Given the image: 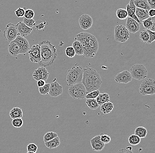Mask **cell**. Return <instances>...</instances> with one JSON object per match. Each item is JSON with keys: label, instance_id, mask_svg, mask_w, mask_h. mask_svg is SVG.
<instances>
[{"label": "cell", "instance_id": "obj_1", "mask_svg": "<svg viewBox=\"0 0 155 153\" xmlns=\"http://www.w3.org/2000/svg\"><path fill=\"white\" fill-rule=\"evenodd\" d=\"M75 40L81 43L84 57L93 58L96 55L98 50L99 43L94 35L87 32H81L76 35Z\"/></svg>", "mask_w": 155, "mask_h": 153}, {"label": "cell", "instance_id": "obj_2", "mask_svg": "<svg viewBox=\"0 0 155 153\" xmlns=\"http://www.w3.org/2000/svg\"><path fill=\"white\" fill-rule=\"evenodd\" d=\"M82 83L85 87L87 94L99 90L102 84L100 75L93 69L87 67L83 69V77Z\"/></svg>", "mask_w": 155, "mask_h": 153}, {"label": "cell", "instance_id": "obj_3", "mask_svg": "<svg viewBox=\"0 0 155 153\" xmlns=\"http://www.w3.org/2000/svg\"><path fill=\"white\" fill-rule=\"evenodd\" d=\"M39 44L41 50V61L39 64L44 67L53 65L58 56L55 46L47 40L41 41Z\"/></svg>", "mask_w": 155, "mask_h": 153}, {"label": "cell", "instance_id": "obj_4", "mask_svg": "<svg viewBox=\"0 0 155 153\" xmlns=\"http://www.w3.org/2000/svg\"><path fill=\"white\" fill-rule=\"evenodd\" d=\"M83 77V68L75 65L68 70L66 75V82L68 86L82 82Z\"/></svg>", "mask_w": 155, "mask_h": 153}, {"label": "cell", "instance_id": "obj_5", "mask_svg": "<svg viewBox=\"0 0 155 153\" xmlns=\"http://www.w3.org/2000/svg\"><path fill=\"white\" fill-rule=\"evenodd\" d=\"M68 93L70 96L75 99H85L87 94L85 87L82 82L69 87Z\"/></svg>", "mask_w": 155, "mask_h": 153}, {"label": "cell", "instance_id": "obj_6", "mask_svg": "<svg viewBox=\"0 0 155 153\" xmlns=\"http://www.w3.org/2000/svg\"><path fill=\"white\" fill-rule=\"evenodd\" d=\"M132 78L138 81L144 80L148 76V70L142 64H135L130 68V72Z\"/></svg>", "mask_w": 155, "mask_h": 153}, {"label": "cell", "instance_id": "obj_7", "mask_svg": "<svg viewBox=\"0 0 155 153\" xmlns=\"http://www.w3.org/2000/svg\"><path fill=\"white\" fill-rule=\"evenodd\" d=\"M130 37L129 31L125 26L118 25L114 29V38L116 42L124 43L127 42Z\"/></svg>", "mask_w": 155, "mask_h": 153}, {"label": "cell", "instance_id": "obj_8", "mask_svg": "<svg viewBox=\"0 0 155 153\" xmlns=\"http://www.w3.org/2000/svg\"><path fill=\"white\" fill-rule=\"evenodd\" d=\"M140 94L143 96L154 95L155 93V81L152 79H145L141 84Z\"/></svg>", "mask_w": 155, "mask_h": 153}, {"label": "cell", "instance_id": "obj_9", "mask_svg": "<svg viewBox=\"0 0 155 153\" xmlns=\"http://www.w3.org/2000/svg\"><path fill=\"white\" fill-rule=\"evenodd\" d=\"M18 35V33L15 25L9 23L6 25L3 31V37L7 42L9 43L13 42Z\"/></svg>", "mask_w": 155, "mask_h": 153}, {"label": "cell", "instance_id": "obj_10", "mask_svg": "<svg viewBox=\"0 0 155 153\" xmlns=\"http://www.w3.org/2000/svg\"><path fill=\"white\" fill-rule=\"evenodd\" d=\"M28 53L31 62L39 64L41 61V50L39 44L34 45L30 47Z\"/></svg>", "mask_w": 155, "mask_h": 153}, {"label": "cell", "instance_id": "obj_11", "mask_svg": "<svg viewBox=\"0 0 155 153\" xmlns=\"http://www.w3.org/2000/svg\"><path fill=\"white\" fill-rule=\"evenodd\" d=\"M13 42L16 43L20 48V54H25L30 49L29 43L27 39L18 34Z\"/></svg>", "mask_w": 155, "mask_h": 153}, {"label": "cell", "instance_id": "obj_12", "mask_svg": "<svg viewBox=\"0 0 155 153\" xmlns=\"http://www.w3.org/2000/svg\"><path fill=\"white\" fill-rule=\"evenodd\" d=\"M78 23L82 29L87 30L92 27L93 19L89 15L83 14L79 17Z\"/></svg>", "mask_w": 155, "mask_h": 153}, {"label": "cell", "instance_id": "obj_13", "mask_svg": "<svg viewBox=\"0 0 155 153\" xmlns=\"http://www.w3.org/2000/svg\"><path fill=\"white\" fill-rule=\"evenodd\" d=\"M48 75H49V73L45 67L42 66V67H39L37 69L34 71L32 76L33 79L36 81H39L40 80L46 81L48 78Z\"/></svg>", "mask_w": 155, "mask_h": 153}, {"label": "cell", "instance_id": "obj_14", "mask_svg": "<svg viewBox=\"0 0 155 153\" xmlns=\"http://www.w3.org/2000/svg\"><path fill=\"white\" fill-rule=\"evenodd\" d=\"M131 74L127 70L118 73L115 77V81L117 83L120 84H127L132 81Z\"/></svg>", "mask_w": 155, "mask_h": 153}, {"label": "cell", "instance_id": "obj_15", "mask_svg": "<svg viewBox=\"0 0 155 153\" xmlns=\"http://www.w3.org/2000/svg\"><path fill=\"white\" fill-rule=\"evenodd\" d=\"M90 144L93 151L100 152L102 151L105 144L101 140L100 135H97L90 140Z\"/></svg>", "mask_w": 155, "mask_h": 153}, {"label": "cell", "instance_id": "obj_16", "mask_svg": "<svg viewBox=\"0 0 155 153\" xmlns=\"http://www.w3.org/2000/svg\"><path fill=\"white\" fill-rule=\"evenodd\" d=\"M126 24V28L129 32L134 34L138 32L140 28V24L135 19L127 17Z\"/></svg>", "mask_w": 155, "mask_h": 153}, {"label": "cell", "instance_id": "obj_17", "mask_svg": "<svg viewBox=\"0 0 155 153\" xmlns=\"http://www.w3.org/2000/svg\"><path fill=\"white\" fill-rule=\"evenodd\" d=\"M63 93V87L60 84L57 82H53L50 84L48 94L52 97H57L60 96Z\"/></svg>", "mask_w": 155, "mask_h": 153}, {"label": "cell", "instance_id": "obj_18", "mask_svg": "<svg viewBox=\"0 0 155 153\" xmlns=\"http://www.w3.org/2000/svg\"><path fill=\"white\" fill-rule=\"evenodd\" d=\"M18 34L22 37H25L30 34L32 31V28H29L23 22H19L16 25Z\"/></svg>", "mask_w": 155, "mask_h": 153}, {"label": "cell", "instance_id": "obj_19", "mask_svg": "<svg viewBox=\"0 0 155 153\" xmlns=\"http://www.w3.org/2000/svg\"><path fill=\"white\" fill-rule=\"evenodd\" d=\"M136 7L133 3V0H130L129 3L127 4L126 6V10L128 13V17L131 18L133 19H135L141 25L142 23L140 22L139 20L138 19L135 14L136 12Z\"/></svg>", "mask_w": 155, "mask_h": 153}, {"label": "cell", "instance_id": "obj_20", "mask_svg": "<svg viewBox=\"0 0 155 153\" xmlns=\"http://www.w3.org/2000/svg\"><path fill=\"white\" fill-rule=\"evenodd\" d=\"M8 52L10 55L15 57L20 54V48L15 42H11L8 46Z\"/></svg>", "mask_w": 155, "mask_h": 153}, {"label": "cell", "instance_id": "obj_21", "mask_svg": "<svg viewBox=\"0 0 155 153\" xmlns=\"http://www.w3.org/2000/svg\"><path fill=\"white\" fill-rule=\"evenodd\" d=\"M144 27L146 29H148L151 31H155V17H149L142 21Z\"/></svg>", "mask_w": 155, "mask_h": 153}, {"label": "cell", "instance_id": "obj_22", "mask_svg": "<svg viewBox=\"0 0 155 153\" xmlns=\"http://www.w3.org/2000/svg\"><path fill=\"white\" fill-rule=\"evenodd\" d=\"M135 14L138 19L139 20L141 23L143 20H145L149 17L148 14V11L143 8L136 7Z\"/></svg>", "mask_w": 155, "mask_h": 153}, {"label": "cell", "instance_id": "obj_23", "mask_svg": "<svg viewBox=\"0 0 155 153\" xmlns=\"http://www.w3.org/2000/svg\"><path fill=\"white\" fill-rule=\"evenodd\" d=\"M9 116L12 119L16 118H22L23 116V111L21 108L14 107L10 111Z\"/></svg>", "mask_w": 155, "mask_h": 153}, {"label": "cell", "instance_id": "obj_24", "mask_svg": "<svg viewBox=\"0 0 155 153\" xmlns=\"http://www.w3.org/2000/svg\"><path fill=\"white\" fill-rule=\"evenodd\" d=\"M60 141L59 137H55L54 139L45 143V145L47 148L49 149H52L58 147L60 145Z\"/></svg>", "mask_w": 155, "mask_h": 153}, {"label": "cell", "instance_id": "obj_25", "mask_svg": "<svg viewBox=\"0 0 155 153\" xmlns=\"http://www.w3.org/2000/svg\"><path fill=\"white\" fill-rule=\"evenodd\" d=\"M113 108V104L110 102H108L101 105L100 110L104 114H107L111 113Z\"/></svg>", "mask_w": 155, "mask_h": 153}, {"label": "cell", "instance_id": "obj_26", "mask_svg": "<svg viewBox=\"0 0 155 153\" xmlns=\"http://www.w3.org/2000/svg\"><path fill=\"white\" fill-rule=\"evenodd\" d=\"M133 1L137 8H143L148 11L151 9L147 0H133Z\"/></svg>", "mask_w": 155, "mask_h": 153}, {"label": "cell", "instance_id": "obj_27", "mask_svg": "<svg viewBox=\"0 0 155 153\" xmlns=\"http://www.w3.org/2000/svg\"><path fill=\"white\" fill-rule=\"evenodd\" d=\"M95 99L97 101L99 105H101L103 103L109 102L110 96L107 93H102L100 94Z\"/></svg>", "mask_w": 155, "mask_h": 153}, {"label": "cell", "instance_id": "obj_28", "mask_svg": "<svg viewBox=\"0 0 155 153\" xmlns=\"http://www.w3.org/2000/svg\"><path fill=\"white\" fill-rule=\"evenodd\" d=\"M72 46L74 49L75 54L77 55H83V51L82 45L79 41L75 40L73 43Z\"/></svg>", "mask_w": 155, "mask_h": 153}, {"label": "cell", "instance_id": "obj_29", "mask_svg": "<svg viewBox=\"0 0 155 153\" xmlns=\"http://www.w3.org/2000/svg\"><path fill=\"white\" fill-rule=\"evenodd\" d=\"M147 134V130L145 128L138 127L135 128L134 134L139 137L140 138H145Z\"/></svg>", "mask_w": 155, "mask_h": 153}, {"label": "cell", "instance_id": "obj_30", "mask_svg": "<svg viewBox=\"0 0 155 153\" xmlns=\"http://www.w3.org/2000/svg\"><path fill=\"white\" fill-rule=\"evenodd\" d=\"M86 103L88 107L92 110H96L100 106L95 99H86Z\"/></svg>", "mask_w": 155, "mask_h": 153}, {"label": "cell", "instance_id": "obj_31", "mask_svg": "<svg viewBox=\"0 0 155 153\" xmlns=\"http://www.w3.org/2000/svg\"><path fill=\"white\" fill-rule=\"evenodd\" d=\"M116 16L120 20H124L128 17V13L126 9L124 8H118L116 12Z\"/></svg>", "mask_w": 155, "mask_h": 153}, {"label": "cell", "instance_id": "obj_32", "mask_svg": "<svg viewBox=\"0 0 155 153\" xmlns=\"http://www.w3.org/2000/svg\"><path fill=\"white\" fill-rule=\"evenodd\" d=\"M141 140V138L134 134L130 135L128 138V142L130 144L133 146L139 144Z\"/></svg>", "mask_w": 155, "mask_h": 153}, {"label": "cell", "instance_id": "obj_33", "mask_svg": "<svg viewBox=\"0 0 155 153\" xmlns=\"http://www.w3.org/2000/svg\"><path fill=\"white\" fill-rule=\"evenodd\" d=\"M139 38L141 41L145 43H148L149 40V35L146 30H144L140 33Z\"/></svg>", "mask_w": 155, "mask_h": 153}, {"label": "cell", "instance_id": "obj_34", "mask_svg": "<svg viewBox=\"0 0 155 153\" xmlns=\"http://www.w3.org/2000/svg\"><path fill=\"white\" fill-rule=\"evenodd\" d=\"M50 89V84H45L44 85L39 87V93L41 95H48Z\"/></svg>", "mask_w": 155, "mask_h": 153}, {"label": "cell", "instance_id": "obj_35", "mask_svg": "<svg viewBox=\"0 0 155 153\" xmlns=\"http://www.w3.org/2000/svg\"><path fill=\"white\" fill-rule=\"evenodd\" d=\"M57 134L54 132H53V131H52V132H47L44 136V142H47L54 139V138L57 137Z\"/></svg>", "mask_w": 155, "mask_h": 153}, {"label": "cell", "instance_id": "obj_36", "mask_svg": "<svg viewBox=\"0 0 155 153\" xmlns=\"http://www.w3.org/2000/svg\"><path fill=\"white\" fill-rule=\"evenodd\" d=\"M12 124L13 126L16 128H19L23 125V120L21 118H15V119H13Z\"/></svg>", "mask_w": 155, "mask_h": 153}, {"label": "cell", "instance_id": "obj_37", "mask_svg": "<svg viewBox=\"0 0 155 153\" xmlns=\"http://www.w3.org/2000/svg\"><path fill=\"white\" fill-rule=\"evenodd\" d=\"M100 94V91L99 90H93L86 95L85 98L86 99H96L97 96Z\"/></svg>", "mask_w": 155, "mask_h": 153}, {"label": "cell", "instance_id": "obj_38", "mask_svg": "<svg viewBox=\"0 0 155 153\" xmlns=\"http://www.w3.org/2000/svg\"><path fill=\"white\" fill-rule=\"evenodd\" d=\"M65 52L66 55L69 58L73 57L75 55V51L72 46L67 47L65 49Z\"/></svg>", "mask_w": 155, "mask_h": 153}, {"label": "cell", "instance_id": "obj_39", "mask_svg": "<svg viewBox=\"0 0 155 153\" xmlns=\"http://www.w3.org/2000/svg\"><path fill=\"white\" fill-rule=\"evenodd\" d=\"M38 147L34 143H31L27 146V152L28 153H35L37 152Z\"/></svg>", "mask_w": 155, "mask_h": 153}, {"label": "cell", "instance_id": "obj_40", "mask_svg": "<svg viewBox=\"0 0 155 153\" xmlns=\"http://www.w3.org/2000/svg\"><path fill=\"white\" fill-rule=\"evenodd\" d=\"M23 22L29 28H32L35 26V21L33 19H28L24 17Z\"/></svg>", "mask_w": 155, "mask_h": 153}, {"label": "cell", "instance_id": "obj_41", "mask_svg": "<svg viewBox=\"0 0 155 153\" xmlns=\"http://www.w3.org/2000/svg\"><path fill=\"white\" fill-rule=\"evenodd\" d=\"M46 22L45 21H42L41 20H39L35 22V29L38 30H41L43 29L45 26V24H46Z\"/></svg>", "mask_w": 155, "mask_h": 153}, {"label": "cell", "instance_id": "obj_42", "mask_svg": "<svg viewBox=\"0 0 155 153\" xmlns=\"http://www.w3.org/2000/svg\"><path fill=\"white\" fill-rule=\"evenodd\" d=\"M34 16V12L31 9H28L25 10L24 17L28 19H33Z\"/></svg>", "mask_w": 155, "mask_h": 153}, {"label": "cell", "instance_id": "obj_43", "mask_svg": "<svg viewBox=\"0 0 155 153\" xmlns=\"http://www.w3.org/2000/svg\"><path fill=\"white\" fill-rule=\"evenodd\" d=\"M25 9L24 8H18L15 11L16 16L18 18L23 17L25 13Z\"/></svg>", "mask_w": 155, "mask_h": 153}, {"label": "cell", "instance_id": "obj_44", "mask_svg": "<svg viewBox=\"0 0 155 153\" xmlns=\"http://www.w3.org/2000/svg\"><path fill=\"white\" fill-rule=\"evenodd\" d=\"M100 137L101 140L105 144H108L111 141V138L108 135L102 134L100 135Z\"/></svg>", "mask_w": 155, "mask_h": 153}, {"label": "cell", "instance_id": "obj_45", "mask_svg": "<svg viewBox=\"0 0 155 153\" xmlns=\"http://www.w3.org/2000/svg\"><path fill=\"white\" fill-rule=\"evenodd\" d=\"M149 35V40H148V44H150L153 43L155 40V31H151L148 29H146Z\"/></svg>", "mask_w": 155, "mask_h": 153}, {"label": "cell", "instance_id": "obj_46", "mask_svg": "<svg viewBox=\"0 0 155 153\" xmlns=\"http://www.w3.org/2000/svg\"><path fill=\"white\" fill-rule=\"evenodd\" d=\"M132 147L128 146L125 149H121L120 151H118V152L132 153Z\"/></svg>", "mask_w": 155, "mask_h": 153}, {"label": "cell", "instance_id": "obj_47", "mask_svg": "<svg viewBox=\"0 0 155 153\" xmlns=\"http://www.w3.org/2000/svg\"><path fill=\"white\" fill-rule=\"evenodd\" d=\"M147 1L150 8L155 9V0H147Z\"/></svg>", "mask_w": 155, "mask_h": 153}, {"label": "cell", "instance_id": "obj_48", "mask_svg": "<svg viewBox=\"0 0 155 153\" xmlns=\"http://www.w3.org/2000/svg\"><path fill=\"white\" fill-rule=\"evenodd\" d=\"M37 81V85L38 87L43 86L45 84V81L44 80H40Z\"/></svg>", "mask_w": 155, "mask_h": 153}, {"label": "cell", "instance_id": "obj_49", "mask_svg": "<svg viewBox=\"0 0 155 153\" xmlns=\"http://www.w3.org/2000/svg\"><path fill=\"white\" fill-rule=\"evenodd\" d=\"M148 14L149 17H153L155 16V9H149L148 11Z\"/></svg>", "mask_w": 155, "mask_h": 153}]
</instances>
